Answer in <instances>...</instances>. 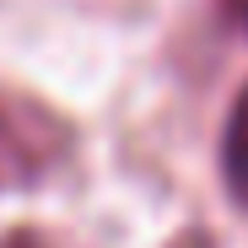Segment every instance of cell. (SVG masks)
Instances as JSON below:
<instances>
[{
	"instance_id": "cell-1",
	"label": "cell",
	"mask_w": 248,
	"mask_h": 248,
	"mask_svg": "<svg viewBox=\"0 0 248 248\" xmlns=\"http://www.w3.org/2000/svg\"><path fill=\"white\" fill-rule=\"evenodd\" d=\"M70 156V124L27 92L0 87V194L44 184Z\"/></svg>"
},
{
	"instance_id": "cell-2",
	"label": "cell",
	"mask_w": 248,
	"mask_h": 248,
	"mask_svg": "<svg viewBox=\"0 0 248 248\" xmlns=\"http://www.w3.org/2000/svg\"><path fill=\"white\" fill-rule=\"evenodd\" d=\"M221 178H227V194L248 211V81L232 97L227 130H221Z\"/></svg>"
},
{
	"instance_id": "cell-3",
	"label": "cell",
	"mask_w": 248,
	"mask_h": 248,
	"mask_svg": "<svg viewBox=\"0 0 248 248\" xmlns=\"http://www.w3.org/2000/svg\"><path fill=\"white\" fill-rule=\"evenodd\" d=\"M0 248H54L44 232H32V227H16V232H6L0 237Z\"/></svg>"
},
{
	"instance_id": "cell-4",
	"label": "cell",
	"mask_w": 248,
	"mask_h": 248,
	"mask_svg": "<svg viewBox=\"0 0 248 248\" xmlns=\"http://www.w3.org/2000/svg\"><path fill=\"white\" fill-rule=\"evenodd\" d=\"M221 6H227V11H232V22L248 32V0H221Z\"/></svg>"
}]
</instances>
